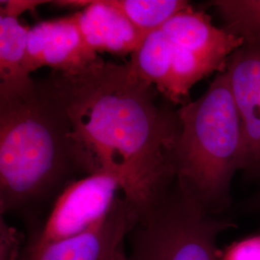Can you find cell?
Masks as SVG:
<instances>
[{
	"label": "cell",
	"mask_w": 260,
	"mask_h": 260,
	"mask_svg": "<svg viewBox=\"0 0 260 260\" xmlns=\"http://www.w3.org/2000/svg\"><path fill=\"white\" fill-rule=\"evenodd\" d=\"M43 81L100 170L119 180L138 219L153 210L176 181L179 121L167 100L129 62L103 61L74 75L53 72Z\"/></svg>",
	"instance_id": "6da1fadb"
},
{
	"label": "cell",
	"mask_w": 260,
	"mask_h": 260,
	"mask_svg": "<svg viewBox=\"0 0 260 260\" xmlns=\"http://www.w3.org/2000/svg\"><path fill=\"white\" fill-rule=\"evenodd\" d=\"M101 171L44 81L29 95L0 98V215L38 231L59 196Z\"/></svg>",
	"instance_id": "7a4b0ae2"
},
{
	"label": "cell",
	"mask_w": 260,
	"mask_h": 260,
	"mask_svg": "<svg viewBox=\"0 0 260 260\" xmlns=\"http://www.w3.org/2000/svg\"><path fill=\"white\" fill-rule=\"evenodd\" d=\"M177 112L176 184L206 213L219 216L231 204L235 173L245 169L241 121L225 72L216 75L200 99Z\"/></svg>",
	"instance_id": "3957f363"
},
{
	"label": "cell",
	"mask_w": 260,
	"mask_h": 260,
	"mask_svg": "<svg viewBox=\"0 0 260 260\" xmlns=\"http://www.w3.org/2000/svg\"><path fill=\"white\" fill-rule=\"evenodd\" d=\"M243 45L241 38L215 26L190 5L149 33L128 62L169 103L184 105L192 87L215 72L223 73Z\"/></svg>",
	"instance_id": "277c9868"
},
{
	"label": "cell",
	"mask_w": 260,
	"mask_h": 260,
	"mask_svg": "<svg viewBox=\"0 0 260 260\" xmlns=\"http://www.w3.org/2000/svg\"><path fill=\"white\" fill-rule=\"evenodd\" d=\"M232 224L206 213L178 190L176 181L153 210L128 233V260H222L220 233Z\"/></svg>",
	"instance_id": "5b68a950"
},
{
	"label": "cell",
	"mask_w": 260,
	"mask_h": 260,
	"mask_svg": "<svg viewBox=\"0 0 260 260\" xmlns=\"http://www.w3.org/2000/svg\"><path fill=\"white\" fill-rule=\"evenodd\" d=\"M121 193L119 180L103 170L73 182L59 196L41 228L26 237L23 251L92 230L109 215Z\"/></svg>",
	"instance_id": "8992f818"
},
{
	"label": "cell",
	"mask_w": 260,
	"mask_h": 260,
	"mask_svg": "<svg viewBox=\"0 0 260 260\" xmlns=\"http://www.w3.org/2000/svg\"><path fill=\"white\" fill-rule=\"evenodd\" d=\"M103 61L86 45L75 14L41 21L29 29L24 60L29 74L48 67L53 72L77 75Z\"/></svg>",
	"instance_id": "52a82bcc"
},
{
	"label": "cell",
	"mask_w": 260,
	"mask_h": 260,
	"mask_svg": "<svg viewBox=\"0 0 260 260\" xmlns=\"http://www.w3.org/2000/svg\"><path fill=\"white\" fill-rule=\"evenodd\" d=\"M138 221L121 193L109 215L92 230L73 238L22 252L20 260H109Z\"/></svg>",
	"instance_id": "ba28073f"
},
{
	"label": "cell",
	"mask_w": 260,
	"mask_h": 260,
	"mask_svg": "<svg viewBox=\"0 0 260 260\" xmlns=\"http://www.w3.org/2000/svg\"><path fill=\"white\" fill-rule=\"evenodd\" d=\"M224 72L241 121L245 169L260 175V47L244 44Z\"/></svg>",
	"instance_id": "9c48e42d"
},
{
	"label": "cell",
	"mask_w": 260,
	"mask_h": 260,
	"mask_svg": "<svg viewBox=\"0 0 260 260\" xmlns=\"http://www.w3.org/2000/svg\"><path fill=\"white\" fill-rule=\"evenodd\" d=\"M75 17L86 45L98 54L131 56L148 36L109 0L90 1Z\"/></svg>",
	"instance_id": "30bf717a"
},
{
	"label": "cell",
	"mask_w": 260,
	"mask_h": 260,
	"mask_svg": "<svg viewBox=\"0 0 260 260\" xmlns=\"http://www.w3.org/2000/svg\"><path fill=\"white\" fill-rule=\"evenodd\" d=\"M29 29L19 18L0 16V98L36 91V82L24 66Z\"/></svg>",
	"instance_id": "8fae6325"
},
{
	"label": "cell",
	"mask_w": 260,
	"mask_h": 260,
	"mask_svg": "<svg viewBox=\"0 0 260 260\" xmlns=\"http://www.w3.org/2000/svg\"><path fill=\"white\" fill-rule=\"evenodd\" d=\"M128 19L149 34L190 6L183 0H109Z\"/></svg>",
	"instance_id": "7c38bea8"
},
{
	"label": "cell",
	"mask_w": 260,
	"mask_h": 260,
	"mask_svg": "<svg viewBox=\"0 0 260 260\" xmlns=\"http://www.w3.org/2000/svg\"><path fill=\"white\" fill-rule=\"evenodd\" d=\"M212 5L224 22V29L246 45L260 47V0H218Z\"/></svg>",
	"instance_id": "4fadbf2b"
},
{
	"label": "cell",
	"mask_w": 260,
	"mask_h": 260,
	"mask_svg": "<svg viewBox=\"0 0 260 260\" xmlns=\"http://www.w3.org/2000/svg\"><path fill=\"white\" fill-rule=\"evenodd\" d=\"M26 237L0 218V260H20Z\"/></svg>",
	"instance_id": "5bb4252c"
},
{
	"label": "cell",
	"mask_w": 260,
	"mask_h": 260,
	"mask_svg": "<svg viewBox=\"0 0 260 260\" xmlns=\"http://www.w3.org/2000/svg\"><path fill=\"white\" fill-rule=\"evenodd\" d=\"M222 260H260V234L232 244L222 251Z\"/></svg>",
	"instance_id": "9a60e30c"
},
{
	"label": "cell",
	"mask_w": 260,
	"mask_h": 260,
	"mask_svg": "<svg viewBox=\"0 0 260 260\" xmlns=\"http://www.w3.org/2000/svg\"><path fill=\"white\" fill-rule=\"evenodd\" d=\"M47 3V1H36V0H9L1 1L0 16H12L19 18V16L27 11L35 9L38 5Z\"/></svg>",
	"instance_id": "2e32d148"
},
{
	"label": "cell",
	"mask_w": 260,
	"mask_h": 260,
	"mask_svg": "<svg viewBox=\"0 0 260 260\" xmlns=\"http://www.w3.org/2000/svg\"><path fill=\"white\" fill-rule=\"evenodd\" d=\"M109 260H128L127 259V253L125 251L124 243L121 244L120 248L116 251V252L114 253V255Z\"/></svg>",
	"instance_id": "e0dca14e"
}]
</instances>
